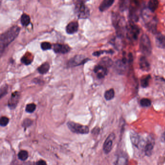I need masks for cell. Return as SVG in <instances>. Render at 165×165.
<instances>
[{"label":"cell","mask_w":165,"mask_h":165,"mask_svg":"<svg viewBox=\"0 0 165 165\" xmlns=\"http://www.w3.org/2000/svg\"><path fill=\"white\" fill-rule=\"evenodd\" d=\"M20 29L17 26L11 27L5 33L2 34L0 36V50L1 54L3 52L5 48L15 40L18 36Z\"/></svg>","instance_id":"6da1fadb"},{"label":"cell","mask_w":165,"mask_h":165,"mask_svg":"<svg viewBox=\"0 0 165 165\" xmlns=\"http://www.w3.org/2000/svg\"><path fill=\"white\" fill-rule=\"evenodd\" d=\"M112 24L116 30L117 36L121 38L124 36L127 29L125 19L121 17L119 14L114 13L112 16Z\"/></svg>","instance_id":"7a4b0ae2"},{"label":"cell","mask_w":165,"mask_h":165,"mask_svg":"<svg viewBox=\"0 0 165 165\" xmlns=\"http://www.w3.org/2000/svg\"><path fill=\"white\" fill-rule=\"evenodd\" d=\"M142 16L143 20H144L147 28L150 31L154 34H157L156 27H157V18L155 16H153L151 14L147 12L146 8L142 11Z\"/></svg>","instance_id":"3957f363"},{"label":"cell","mask_w":165,"mask_h":165,"mask_svg":"<svg viewBox=\"0 0 165 165\" xmlns=\"http://www.w3.org/2000/svg\"><path fill=\"white\" fill-rule=\"evenodd\" d=\"M140 48L142 53L146 56H149L152 52L151 42L146 34H143L141 36L140 42Z\"/></svg>","instance_id":"277c9868"},{"label":"cell","mask_w":165,"mask_h":165,"mask_svg":"<svg viewBox=\"0 0 165 165\" xmlns=\"http://www.w3.org/2000/svg\"><path fill=\"white\" fill-rule=\"evenodd\" d=\"M75 11L78 18L87 19L90 16V10L87 6L81 1L78 2L75 5Z\"/></svg>","instance_id":"5b68a950"},{"label":"cell","mask_w":165,"mask_h":165,"mask_svg":"<svg viewBox=\"0 0 165 165\" xmlns=\"http://www.w3.org/2000/svg\"><path fill=\"white\" fill-rule=\"evenodd\" d=\"M140 33V30L137 25L132 22H130L127 26L126 34L128 38L131 40H136Z\"/></svg>","instance_id":"8992f818"},{"label":"cell","mask_w":165,"mask_h":165,"mask_svg":"<svg viewBox=\"0 0 165 165\" xmlns=\"http://www.w3.org/2000/svg\"><path fill=\"white\" fill-rule=\"evenodd\" d=\"M139 6L138 1H131L129 5V17L131 22H137L139 19Z\"/></svg>","instance_id":"52a82bcc"},{"label":"cell","mask_w":165,"mask_h":165,"mask_svg":"<svg viewBox=\"0 0 165 165\" xmlns=\"http://www.w3.org/2000/svg\"><path fill=\"white\" fill-rule=\"evenodd\" d=\"M67 126L71 131L76 133L85 134H87L89 132L88 126L75 123L72 121H69L67 123Z\"/></svg>","instance_id":"ba28073f"},{"label":"cell","mask_w":165,"mask_h":165,"mask_svg":"<svg viewBox=\"0 0 165 165\" xmlns=\"http://www.w3.org/2000/svg\"><path fill=\"white\" fill-rule=\"evenodd\" d=\"M89 60V59L86 58L85 56L81 55H78L69 60L67 63L69 67H74L76 66H80L85 64Z\"/></svg>","instance_id":"9c48e42d"},{"label":"cell","mask_w":165,"mask_h":165,"mask_svg":"<svg viewBox=\"0 0 165 165\" xmlns=\"http://www.w3.org/2000/svg\"><path fill=\"white\" fill-rule=\"evenodd\" d=\"M127 59L123 57L121 60H118L116 61L114 64V69L119 74H124L126 70Z\"/></svg>","instance_id":"30bf717a"},{"label":"cell","mask_w":165,"mask_h":165,"mask_svg":"<svg viewBox=\"0 0 165 165\" xmlns=\"http://www.w3.org/2000/svg\"><path fill=\"white\" fill-rule=\"evenodd\" d=\"M114 139L115 134L112 133L110 134L105 140L103 145V151L106 154H109L111 151L113 146V141Z\"/></svg>","instance_id":"8fae6325"},{"label":"cell","mask_w":165,"mask_h":165,"mask_svg":"<svg viewBox=\"0 0 165 165\" xmlns=\"http://www.w3.org/2000/svg\"><path fill=\"white\" fill-rule=\"evenodd\" d=\"M20 98V93L16 91L11 94L8 101V106L11 109H14L17 106Z\"/></svg>","instance_id":"7c38bea8"},{"label":"cell","mask_w":165,"mask_h":165,"mask_svg":"<svg viewBox=\"0 0 165 165\" xmlns=\"http://www.w3.org/2000/svg\"><path fill=\"white\" fill-rule=\"evenodd\" d=\"M53 50L56 53L66 54L70 51V48L67 45L57 43L54 45Z\"/></svg>","instance_id":"4fadbf2b"},{"label":"cell","mask_w":165,"mask_h":165,"mask_svg":"<svg viewBox=\"0 0 165 165\" xmlns=\"http://www.w3.org/2000/svg\"><path fill=\"white\" fill-rule=\"evenodd\" d=\"M94 71L97 74V78H103L107 75V68L100 64L95 66L94 68Z\"/></svg>","instance_id":"5bb4252c"},{"label":"cell","mask_w":165,"mask_h":165,"mask_svg":"<svg viewBox=\"0 0 165 165\" xmlns=\"http://www.w3.org/2000/svg\"><path fill=\"white\" fill-rule=\"evenodd\" d=\"M154 143L155 142H154V139L153 138L149 139L147 140L145 144V149H144V151H145L146 156H151L153 149L154 148Z\"/></svg>","instance_id":"9a60e30c"},{"label":"cell","mask_w":165,"mask_h":165,"mask_svg":"<svg viewBox=\"0 0 165 165\" xmlns=\"http://www.w3.org/2000/svg\"><path fill=\"white\" fill-rule=\"evenodd\" d=\"M156 44L158 48L165 49V35L161 33H157L156 36Z\"/></svg>","instance_id":"2e32d148"},{"label":"cell","mask_w":165,"mask_h":165,"mask_svg":"<svg viewBox=\"0 0 165 165\" xmlns=\"http://www.w3.org/2000/svg\"><path fill=\"white\" fill-rule=\"evenodd\" d=\"M139 65L140 68L144 71H149L150 70V64L145 56H142L140 59Z\"/></svg>","instance_id":"e0dca14e"},{"label":"cell","mask_w":165,"mask_h":165,"mask_svg":"<svg viewBox=\"0 0 165 165\" xmlns=\"http://www.w3.org/2000/svg\"><path fill=\"white\" fill-rule=\"evenodd\" d=\"M128 157L125 153H121L119 155L114 163L115 165H128Z\"/></svg>","instance_id":"ac0fdd59"},{"label":"cell","mask_w":165,"mask_h":165,"mask_svg":"<svg viewBox=\"0 0 165 165\" xmlns=\"http://www.w3.org/2000/svg\"><path fill=\"white\" fill-rule=\"evenodd\" d=\"M78 24L76 21H72L69 23L66 27V31L68 34H73L78 31Z\"/></svg>","instance_id":"d6986e66"},{"label":"cell","mask_w":165,"mask_h":165,"mask_svg":"<svg viewBox=\"0 0 165 165\" xmlns=\"http://www.w3.org/2000/svg\"><path fill=\"white\" fill-rule=\"evenodd\" d=\"M114 2V0H104L102 2L99 6L100 11L104 12L108 9Z\"/></svg>","instance_id":"ffe728a7"},{"label":"cell","mask_w":165,"mask_h":165,"mask_svg":"<svg viewBox=\"0 0 165 165\" xmlns=\"http://www.w3.org/2000/svg\"><path fill=\"white\" fill-rule=\"evenodd\" d=\"M130 139L133 144L137 148L139 147V144L140 142V135L136 133H131L130 134Z\"/></svg>","instance_id":"44dd1931"},{"label":"cell","mask_w":165,"mask_h":165,"mask_svg":"<svg viewBox=\"0 0 165 165\" xmlns=\"http://www.w3.org/2000/svg\"><path fill=\"white\" fill-rule=\"evenodd\" d=\"M159 5V2L157 0H151L148 2V8L150 11L154 12L157 9Z\"/></svg>","instance_id":"7402d4cb"},{"label":"cell","mask_w":165,"mask_h":165,"mask_svg":"<svg viewBox=\"0 0 165 165\" xmlns=\"http://www.w3.org/2000/svg\"><path fill=\"white\" fill-rule=\"evenodd\" d=\"M33 60V57L31 53H27L24 55L21 59V61L25 65H29L31 64Z\"/></svg>","instance_id":"603a6c76"},{"label":"cell","mask_w":165,"mask_h":165,"mask_svg":"<svg viewBox=\"0 0 165 165\" xmlns=\"http://www.w3.org/2000/svg\"><path fill=\"white\" fill-rule=\"evenodd\" d=\"M50 64L48 62H45L41 64L38 68V71L39 73L45 74L47 73L50 69Z\"/></svg>","instance_id":"cb8c5ba5"},{"label":"cell","mask_w":165,"mask_h":165,"mask_svg":"<svg viewBox=\"0 0 165 165\" xmlns=\"http://www.w3.org/2000/svg\"><path fill=\"white\" fill-rule=\"evenodd\" d=\"M151 78V76L150 75H146L143 76L140 80L141 86L142 88H145L149 85L150 80Z\"/></svg>","instance_id":"d4e9b609"},{"label":"cell","mask_w":165,"mask_h":165,"mask_svg":"<svg viewBox=\"0 0 165 165\" xmlns=\"http://www.w3.org/2000/svg\"><path fill=\"white\" fill-rule=\"evenodd\" d=\"M112 64H113V61H112V60L109 57H104L103 59H102L99 64H100L107 68L112 66Z\"/></svg>","instance_id":"484cf974"},{"label":"cell","mask_w":165,"mask_h":165,"mask_svg":"<svg viewBox=\"0 0 165 165\" xmlns=\"http://www.w3.org/2000/svg\"><path fill=\"white\" fill-rule=\"evenodd\" d=\"M20 21L23 26H26L30 23V16L26 14H22V16L21 17Z\"/></svg>","instance_id":"4316f807"},{"label":"cell","mask_w":165,"mask_h":165,"mask_svg":"<svg viewBox=\"0 0 165 165\" xmlns=\"http://www.w3.org/2000/svg\"><path fill=\"white\" fill-rule=\"evenodd\" d=\"M114 95H115V92L113 89H109L105 93V98L107 101L112 100L114 98Z\"/></svg>","instance_id":"83f0119b"},{"label":"cell","mask_w":165,"mask_h":165,"mask_svg":"<svg viewBox=\"0 0 165 165\" xmlns=\"http://www.w3.org/2000/svg\"><path fill=\"white\" fill-rule=\"evenodd\" d=\"M151 104V100L148 98H143L140 100V106L142 107H149Z\"/></svg>","instance_id":"f1b7e54d"},{"label":"cell","mask_w":165,"mask_h":165,"mask_svg":"<svg viewBox=\"0 0 165 165\" xmlns=\"http://www.w3.org/2000/svg\"><path fill=\"white\" fill-rule=\"evenodd\" d=\"M19 159L22 161H24L28 158V153L27 152L24 150H22L19 152L18 154Z\"/></svg>","instance_id":"f546056e"},{"label":"cell","mask_w":165,"mask_h":165,"mask_svg":"<svg viewBox=\"0 0 165 165\" xmlns=\"http://www.w3.org/2000/svg\"><path fill=\"white\" fill-rule=\"evenodd\" d=\"M36 109V105L34 103L29 104L26 107V111L29 113H32Z\"/></svg>","instance_id":"4dcf8cb0"},{"label":"cell","mask_w":165,"mask_h":165,"mask_svg":"<svg viewBox=\"0 0 165 165\" xmlns=\"http://www.w3.org/2000/svg\"><path fill=\"white\" fill-rule=\"evenodd\" d=\"M7 90H8V87L6 85H3L1 87V91H0L1 98H2L3 96L6 95L7 93Z\"/></svg>","instance_id":"1f68e13d"},{"label":"cell","mask_w":165,"mask_h":165,"mask_svg":"<svg viewBox=\"0 0 165 165\" xmlns=\"http://www.w3.org/2000/svg\"><path fill=\"white\" fill-rule=\"evenodd\" d=\"M41 48L43 50H47L52 48V45L49 42H42L41 44Z\"/></svg>","instance_id":"d6a6232c"},{"label":"cell","mask_w":165,"mask_h":165,"mask_svg":"<svg viewBox=\"0 0 165 165\" xmlns=\"http://www.w3.org/2000/svg\"><path fill=\"white\" fill-rule=\"evenodd\" d=\"M128 1H121L120 2V9L121 11H124L127 8Z\"/></svg>","instance_id":"836d02e7"},{"label":"cell","mask_w":165,"mask_h":165,"mask_svg":"<svg viewBox=\"0 0 165 165\" xmlns=\"http://www.w3.org/2000/svg\"><path fill=\"white\" fill-rule=\"evenodd\" d=\"M111 53L112 54L113 53V52L112 51V50H101V51H98V52H95L94 53H93V55L94 56H99L101 55L102 54L105 53Z\"/></svg>","instance_id":"e575fe53"},{"label":"cell","mask_w":165,"mask_h":165,"mask_svg":"<svg viewBox=\"0 0 165 165\" xmlns=\"http://www.w3.org/2000/svg\"><path fill=\"white\" fill-rule=\"evenodd\" d=\"M9 123V119L6 117H2L0 121V124L2 126H5Z\"/></svg>","instance_id":"d590c367"},{"label":"cell","mask_w":165,"mask_h":165,"mask_svg":"<svg viewBox=\"0 0 165 165\" xmlns=\"http://www.w3.org/2000/svg\"><path fill=\"white\" fill-rule=\"evenodd\" d=\"M32 124V121L31 119H26L23 121V125H23V127H27L30 126Z\"/></svg>","instance_id":"8d00e7d4"},{"label":"cell","mask_w":165,"mask_h":165,"mask_svg":"<svg viewBox=\"0 0 165 165\" xmlns=\"http://www.w3.org/2000/svg\"><path fill=\"white\" fill-rule=\"evenodd\" d=\"M36 165H47V163L45 161L40 160L36 163Z\"/></svg>","instance_id":"74e56055"},{"label":"cell","mask_w":165,"mask_h":165,"mask_svg":"<svg viewBox=\"0 0 165 165\" xmlns=\"http://www.w3.org/2000/svg\"><path fill=\"white\" fill-rule=\"evenodd\" d=\"M163 138L164 140H165V131L164 132L163 134Z\"/></svg>","instance_id":"f35d334b"}]
</instances>
